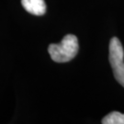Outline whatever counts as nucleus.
Listing matches in <instances>:
<instances>
[{
	"instance_id": "f257e3e1",
	"label": "nucleus",
	"mask_w": 124,
	"mask_h": 124,
	"mask_svg": "<svg viewBox=\"0 0 124 124\" xmlns=\"http://www.w3.org/2000/svg\"><path fill=\"white\" fill-rule=\"evenodd\" d=\"M79 50L76 36L67 34L58 44H50L48 52L51 58L56 62H67L76 56Z\"/></svg>"
},
{
	"instance_id": "f03ea898",
	"label": "nucleus",
	"mask_w": 124,
	"mask_h": 124,
	"mask_svg": "<svg viewBox=\"0 0 124 124\" xmlns=\"http://www.w3.org/2000/svg\"><path fill=\"white\" fill-rule=\"evenodd\" d=\"M109 62L116 80L124 87V51L118 38H112L109 42Z\"/></svg>"
},
{
	"instance_id": "7ed1b4c3",
	"label": "nucleus",
	"mask_w": 124,
	"mask_h": 124,
	"mask_svg": "<svg viewBox=\"0 0 124 124\" xmlns=\"http://www.w3.org/2000/svg\"><path fill=\"white\" fill-rule=\"evenodd\" d=\"M21 5L26 11L34 16H43L46 12L44 0H21Z\"/></svg>"
},
{
	"instance_id": "20e7f679",
	"label": "nucleus",
	"mask_w": 124,
	"mask_h": 124,
	"mask_svg": "<svg viewBox=\"0 0 124 124\" xmlns=\"http://www.w3.org/2000/svg\"><path fill=\"white\" fill-rule=\"evenodd\" d=\"M101 122L103 124H124V114L113 111L104 117Z\"/></svg>"
}]
</instances>
